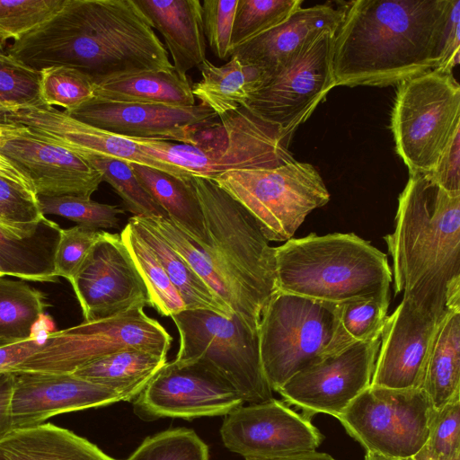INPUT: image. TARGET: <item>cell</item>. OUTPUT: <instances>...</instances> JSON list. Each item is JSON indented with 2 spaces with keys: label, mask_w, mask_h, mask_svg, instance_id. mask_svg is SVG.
Segmentation results:
<instances>
[{
  "label": "cell",
  "mask_w": 460,
  "mask_h": 460,
  "mask_svg": "<svg viewBox=\"0 0 460 460\" xmlns=\"http://www.w3.org/2000/svg\"><path fill=\"white\" fill-rule=\"evenodd\" d=\"M365 460H410V459H394L382 456L380 455H376L374 453L367 452L365 456Z\"/></svg>",
  "instance_id": "cell-54"
},
{
  "label": "cell",
  "mask_w": 460,
  "mask_h": 460,
  "mask_svg": "<svg viewBox=\"0 0 460 460\" xmlns=\"http://www.w3.org/2000/svg\"><path fill=\"white\" fill-rule=\"evenodd\" d=\"M245 460H337L332 456L315 451L291 454L276 457L266 458H244Z\"/></svg>",
  "instance_id": "cell-53"
},
{
  "label": "cell",
  "mask_w": 460,
  "mask_h": 460,
  "mask_svg": "<svg viewBox=\"0 0 460 460\" xmlns=\"http://www.w3.org/2000/svg\"><path fill=\"white\" fill-rule=\"evenodd\" d=\"M460 0H453L445 31L439 68L453 71L459 64L460 54Z\"/></svg>",
  "instance_id": "cell-50"
},
{
  "label": "cell",
  "mask_w": 460,
  "mask_h": 460,
  "mask_svg": "<svg viewBox=\"0 0 460 460\" xmlns=\"http://www.w3.org/2000/svg\"><path fill=\"white\" fill-rule=\"evenodd\" d=\"M44 217L35 192L0 176L1 226L21 235H30L36 232Z\"/></svg>",
  "instance_id": "cell-42"
},
{
  "label": "cell",
  "mask_w": 460,
  "mask_h": 460,
  "mask_svg": "<svg viewBox=\"0 0 460 460\" xmlns=\"http://www.w3.org/2000/svg\"><path fill=\"white\" fill-rule=\"evenodd\" d=\"M144 307L137 305L108 318L84 321L50 332L14 372L73 373L101 358L130 349L167 356L172 337Z\"/></svg>",
  "instance_id": "cell-11"
},
{
  "label": "cell",
  "mask_w": 460,
  "mask_h": 460,
  "mask_svg": "<svg viewBox=\"0 0 460 460\" xmlns=\"http://www.w3.org/2000/svg\"><path fill=\"white\" fill-rule=\"evenodd\" d=\"M380 342V337L354 342L297 372L276 392L309 419L316 413L337 419L371 385Z\"/></svg>",
  "instance_id": "cell-15"
},
{
  "label": "cell",
  "mask_w": 460,
  "mask_h": 460,
  "mask_svg": "<svg viewBox=\"0 0 460 460\" xmlns=\"http://www.w3.org/2000/svg\"><path fill=\"white\" fill-rule=\"evenodd\" d=\"M0 176L12 180L34 192L30 181L2 155H0Z\"/></svg>",
  "instance_id": "cell-52"
},
{
  "label": "cell",
  "mask_w": 460,
  "mask_h": 460,
  "mask_svg": "<svg viewBox=\"0 0 460 460\" xmlns=\"http://www.w3.org/2000/svg\"><path fill=\"white\" fill-rule=\"evenodd\" d=\"M180 336L175 360H202L238 392L244 402L273 398L262 370L258 332L236 314L226 318L207 309H184L171 316Z\"/></svg>",
  "instance_id": "cell-10"
},
{
  "label": "cell",
  "mask_w": 460,
  "mask_h": 460,
  "mask_svg": "<svg viewBox=\"0 0 460 460\" xmlns=\"http://www.w3.org/2000/svg\"><path fill=\"white\" fill-rule=\"evenodd\" d=\"M435 410L421 388L370 385L337 420L367 452L411 459L427 441Z\"/></svg>",
  "instance_id": "cell-12"
},
{
  "label": "cell",
  "mask_w": 460,
  "mask_h": 460,
  "mask_svg": "<svg viewBox=\"0 0 460 460\" xmlns=\"http://www.w3.org/2000/svg\"><path fill=\"white\" fill-rule=\"evenodd\" d=\"M70 283L84 322L137 305L152 307L149 291L119 234L106 232Z\"/></svg>",
  "instance_id": "cell-18"
},
{
  "label": "cell",
  "mask_w": 460,
  "mask_h": 460,
  "mask_svg": "<svg viewBox=\"0 0 460 460\" xmlns=\"http://www.w3.org/2000/svg\"><path fill=\"white\" fill-rule=\"evenodd\" d=\"M342 4L299 7L279 24L234 49L230 57L269 75L324 32L337 31L344 15Z\"/></svg>",
  "instance_id": "cell-23"
},
{
  "label": "cell",
  "mask_w": 460,
  "mask_h": 460,
  "mask_svg": "<svg viewBox=\"0 0 460 460\" xmlns=\"http://www.w3.org/2000/svg\"><path fill=\"white\" fill-rule=\"evenodd\" d=\"M74 119L127 138L175 141L195 146L218 118L202 103L190 107L114 102L92 99L66 111Z\"/></svg>",
  "instance_id": "cell-19"
},
{
  "label": "cell",
  "mask_w": 460,
  "mask_h": 460,
  "mask_svg": "<svg viewBox=\"0 0 460 460\" xmlns=\"http://www.w3.org/2000/svg\"><path fill=\"white\" fill-rule=\"evenodd\" d=\"M442 318L437 320L424 314L402 298L385 321L371 385L421 388Z\"/></svg>",
  "instance_id": "cell-21"
},
{
  "label": "cell",
  "mask_w": 460,
  "mask_h": 460,
  "mask_svg": "<svg viewBox=\"0 0 460 460\" xmlns=\"http://www.w3.org/2000/svg\"><path fill=\"white\" fill-rule=\"evenodd\" d=\"M143 218L164 238L203 281L232 308L234 313L252 332H258L252 325L235 291L206 249L188 236L168 217Z\"/></svg>",
  "instance_id": "cell-33"
},
{
  "label": "cell",
  "mask_w": 460,
  "mask_h": 460,
  "mask_svg": "<svg viewBox=\"0 0 460 460\" xmlns=\"http://www.w3.org/2000/svg\"><path fill=\"white\" fill-rule=\"evenodd\" d=\"M150 295L152 307L162 316H172L186 305L150 246L128 222L119 234Z\"/></svg>",
  "instance_id": "cell-34"
},
{
  "label": "cell",
  "mask_w": 460,
  "mask_h": 460,
  "mask_svg": "<svg viewBox=\"0 0 460 460\" xmlns=\"http://www.w3.org/2000/svg\"><path fill=\"white\" fill-rule=\"evenodd\" d=\"M389 303L390 296H375L338 304L341 332L352 343L380 337Z\"/></svg>",
  "instance_id": "cell-40"
},
{
  "label": "cell",
  "mask_w": 460,
  "mask_h": 460,
  "mask_svg": "<svg viewBox=\"0 0 460 460\" xmlns=\"http://www.w3.org/2000/svg\"><path fill=\"white\" fill-rule=\"evenodd\" d=\"M94 99L169 106L195 105L188 77L174 69L145 71L111 79L95 85Z\"/></svg>",
  "instance_id": "cell-28"
},
{
  "label": "cell",
  "mask_w": 460,
  "mask_h": 460,
  "mask_svg": "<svg viewBox=\"0 0 460 460\" xmlns=\"http://www.w3.org/2000/svg\"><path fill=\"white\" fill-rule=\"evenodd\" d=\"M41 213L56 215L75 222L78 226L101 229L119 228V215L124 209L79 196L38 197Z\"/></svg>",
  "instance_id": "cell-39"
},
{
  "label": "cell",
  "mask_w": 460,
  "mask_h": 460,
  "mask_svg": "<svg viewBox=\"0 0 460 460\" xmlns=\"http://www.w3.org/2000/svg\"><path fill=\"white\" fill-rule=\"evenodd\" d=\"M238 0H204V32L213 54L225 60L230 57L231 37Z\"/></svg>",
  "instance_id": "cell-47"
},
{
  "label": "cell",
  "mask_w": 460,
  "mask_h": 460,
  "mask_svg": "<svg viewBox=\"0 0 460 460\" xmlns=\"http://www.w3.org/2000/svg\"><path fill=\"white\" fill-rule=\"evenodd\" d=\"M41 341L37 336L26 339L0 337V374L14 372L38 350Z\"/></svg>",
  "instance_id": "cell-49"
},
{
  "label": "cell",
  "mask_w": 460,
  "mask_h": 460,
  "mask_svg": "<svg viewBox=\"0 0 460 460\" xmlns=\"http://www.w3.org/2000/svg\"><path fill=\"white\" fill-rule=\"evenodd\" d=\"M384 240L395 295L437 320L447 309L460 310V194L448 193L429 173H409L394 230Z\"/></svg>",
  "instance_id": "cell-3"
},
{
  "label": "cell",
  "mask_w": 460,
  "mask_h": 460,
  "mask_svg": "<svg viewBox=\"0 0 460 460\" xmlns=\"http://www.w3.org/2000/svg\"><path fill=\"white\" fill-rule=\"evenodd\" d=\"M48 306L44 293L0 277V337L26 339Z\"/></svg>",
  "instance_id": "cell-35"
},
{
  "label": "cell",
  "mask_w": 460,
  "mask_h": 460,
  "mask_svg": "<svg viewBox=\"0 0 460 460\" xmlns=\"http://www.w3.org/2000/svg\"><path fill=\"white\" fill-rule=\"evenodd\" d=\"M197 145L131 137L146 154L170 163L190 177L213 180L229 171L272 169L295 161L291 134L242 106L220 117Z\"/></svg>",
  "instance_id": "cell-6"
},
{
  "label": "cell",
  "mask_w": 460,
  "mask_h": 460,
  "mask_svg": "<svg viewBox=\"0 0 460 460\" xmlns=\"http://www.w3.org/2000/svg\"><path fill=\"white\" fill-rule=\"evenodd\" d=\"M213 181L252 216L269 242L291 239L305 217L330 200L318 171L296 160L272 169L229 171Z\"/></svg>",
  "instance_id": "cell-9"
},
{
  "label": "cell",
  "mask_w": 460,
  "mask_h": 460,
  "mask_svg": "<svg viewBox=\"0 0 460 460\" xmlns=\"http://www.w3.org/2000/svg\"><path fill=\"white\" fill-rule=\"evenodd\" d=\"M391 130L409 173H429L460 130V85L452 71L437 67L397 84Z\"/></svg>",
  "instance_id": "cell-8"
},
{
  "label": "cell",
  "mask_w": 460,
  "mask_h": 460,
  "mask_svg": "<svg viewBox=\"0 0 460 460\" xmlns=\"http://www.w3.org/2000/svg\"><path fill=\"white\" fill-rule=\"evenodd\" d=\"M66 0H0V42L19 40L51 16Z\"/></svg>",
  "instance_id": "cell-44"
},
{
  "label": "cell",
  "mask_w": 460,
  "mask_h": 460,
  "mask_svg": "<svg viewBox=\"0 0 460 460\" xmlns=\"http://www.w3.org/2000/svg\"><path fill=\"white\" fill-rule=\"evenodd\" d=\"M6 53V50H5V48L4 45H2V43L0 42V54H4Z\"/></svg>",
  "instance_id": "cell-55"
},
{
  "label": "cell",
  "mask_w": 460,
  "mask_h": 460,
  "mask_svg": "<svg viewBox=\"0 0 460 460\" xmlns=\"http://www.w3.org/2000/svg\"><path fill=\"white\" fill-rule=\"evenodd\" d=\"M128 222L157 257L171 282L181 295L186 309H207L226 318L232 317L234 314L232 308L142 217L133 216Z\"/></svg>",
  "instance_id": "cell-30"
},
{
  "label": "cell",
  "mask_w": 460,
  "mask_h": 460,
  "mask_svg": "<svg viewBox=\"0 0 460 460\" xmlns=\"http://www.w3.org/2000/svg\"><path fill=\"white\" fill-rule=\"evenodd\" d=\"M137 180L181 231L202 248L209 246L201 207L190 180L130 164Z\"/></svg>",
  "instance_id": "cell-27"
},
{
  "label": "cell",
  "mask_w": 460,
  "mask_h": 460,
  "mask_svg": "<svg viewBox=\"0 0 460 460\" xmlns=\"http://www.w3.org/2000/svg\"><path fill=\"white\" fill-rule=\"evenodd\" d=\"M301 0H238L231 37V52L282 22L301 7Z\"/></svg>",
  "instance_id": "cell-37"
},
{
  "label": "cell",
  "mask_w": 460,
  "mask_h": 460,
  "mask_svg": "<svg viewBox=\"0 0 460 460\" xmlns=\"http://www.w3.org/2000/svg\"><path fill=\"white\" fill-rule=\"evenodd\" d=\"M167 356L124 349L84 365L72 374L116 392L121 401L135 400L166 364Z\"/></svg>",
  "instance_id": "cell-29"
},
{
  "label": "cell",
  "mask_w": 460,
  "mask_h": 460,
  "mask_svg": "<svg viewBox=\"0 0 460 460\" xmlns=\"http://www.w3.org/2000/svg\"><path fill=\"white\" fill-rule=\"evenodd\" d=\"M0 277H4V276L0 273Z\"/></svg>",
  "instance_id": "cell-57"
},
{
  "label": "cell",
  "mask_w": 460,
  "mask_h": 460,
  "mask_svg": "<svg viewBox=\"0 0 460 460\" xmlns=\"http://www.w3.org/2000/svg\"><path fill=\"white\" fill-rule=\"evenodd\" d=\"M460 456V396L436 409L429 436L410 460H452Z\"/></svg>",
  "instance_id": "cell-43"
},
{
  "label": "cell",
  "mask_w": 460,
  "mask_h": 460,
  "mask_svg": "<svg viewBox=\"0 0 460 460\" xmlns=\"http://www.w3.org/2000/svg\"><path fill=\"white\" fill-rule=\"evenodd\" d=\"M40 93L48 106L73 111L94 98L95 84L89 76L68 66L41 69Z\"/></svg>",
  "instance_id": "cell-38"
},
{
  "label": "cell",
  "mask_w": 460,
  "mask_h": 460,
  "mask_svg": "<svg viewBox=\"0 0 460 460\" xmlns=\"http://www.w3.org/2000/svg\"><path fill=\"white\" fill-rule=\"evenodd\" d=\"M225 446L244 458H266L315 451L323 439L311 419L272 398L239 406L220 429Z\"/></svg>",
  "instance_id": "cell-17"
},
{
  "label": "cell",
  "mask_w": 460,
  "mask_h": 460,
  "mask_svg": "<svg viewBox=\"0 0 460 460\" xmlns=\"http://www.w3.org/2000/svg\"><path fill=\"white\" fill-rule=\"evenodd\" d=\"M61 230L46 217L30 235L0 226V272L26 280L58 281L54 262Z\"/></svg>",
  "instance_id": "cell-26"
},
{
  "label": "cell",
  "mask_w": 460,
  "mask_h": 460,
  "mask_svg": "<svg viewBox=\"0 0 460 460\" xmlns=\"http://www.w3.org/2000/svg\"><path fill=\"white\" fill-rule=\"evenodd\" d=\"M209 241L206 249L258 330L262 310L277 291L274 249L252 216L213 180L192 176Z\"/></svg>",
  "instance_id": "cell-5"
},
{
  "label": "cell",
  "mask_w": 460,
  "mask_h": 460,
  "mask_svg": "<svg viewBox=\"0 0 460 460\" xmlns=\"http://www.w3.org/2000/svg\"><path fill=\"white\" fill-rule=\"evenodd\" d=\"M99 171L102 181L108 182L121 198L128 211L137 217L148 218L168 217L136 177L129 163L105 156L81 155Z\"/></svg>",
  "instance_id": "cell-36"
},
{
  "label": "cell",
  "mask_w": 460,
  "mask_h": 460,
  "mask_svg": "<svg viewBox=\"0 0 460 460\" xmlns=\"http://www.w3.org/2000/svg\"><path fill=\"white\" fill-rule=\"evenodd\" d=\"M13 384L14 373L0 374V441L13 430L11 414Z\"/></svg>",
  "instance_id": "cell-51"
},
{
  "label": "cell",
  "mask_w": 460,
  "mask_h": 460,
  "mask_svg": "<svg viewBox=\"0 0 460 460\" xmlns=\"http://www.w3.org/2000/svg\"><path fill=\"white\" fill-rule=\"evenodd\" d=\"M421 389L435 409L460 396V310L447 309L442 318Z\"/></svg>",
  "instance_id": "cell-32"
},
{
  "label": "cell",
  "mask_w": 460,
  "mask_h": 460,
  "mask_svg": "<svg viewBox=\"0 0 460 460\" xmlns=\"http://www.w3.org/2000/svg\"><path fill=\"white\" fill-rule=\"evenodd\" d=\"M106 231L75 226L62 229L55 254V275L69 282Z\"/></svg>",
  "instance_id": "cell-46"
},
{
  "label": "cell",
  "mask_w": 460,
  "mask_h": 460,
  "mask_svg": "<svg viewBox=\"0 0 460 460\" xmlns=\"http://www.w3.org/2000/svg\"><path fill=\"white\" fill-rule=\"evenodd\" d=\"M453 0L345 3L334 35L335 86L399 84L439 66Z\"/></svg>",
  "instance_id": "cell-2"
},
{
  "label": "cell",
  "mask_w": 460,
  "mask_h": 460,
  "mask_svg": "<svg viewBox=\"0 0 460 460\" xmlns=\"http://www.w3.org/2000/svg\"><path fill=\"white\" fill-rule=\"evenodd\" d=\"M40 81V71L0 54V109L42 104Z\"/></svg>",
  "instance_id": "cell-45"
},
{
  "label": "cell",
  "mask_w": 460,
  "mask_h": 460,
  "mask_svg": "<svg viewBox=\"0 0 460 460\" xmlns=\"http://www.w3.org/2000/svg\"><path fill=\"white\" fill-rule=\"evenodd\" d=\"M460 130L450 141L435 168L429 173L443 190L460 194Z\"/></svg>",
  "instance_id": "cell-48"
},
{
  "label": "cell",
  "mask_w": 460,
  "mask_h": 460,
  "mask_svg": "<svg viewBox=\"0 0 460 460\" xmlns=\"http://www.w3.org/2000/svg\"><path fill=\"white\" fill-rule=\"evenodd\" d=\"M0 460H117L96 445L51 423L13 430L0 441Z\"/></svg>",
  "instance_id": "cell-25"
},
{
  "label": "cell",
  "mask_w": 460,
  "mask_h": 460,
  "mask_svg": "<svg viewBox=\"0 0 460 460\" xmlns=\"http://www.w3.org/2000/svg\"><path fill=\"white\" fill-rule=\"evenodd\" d=\"M274 257L279 291L332 304L390 296L386 254L353 233L291 238Z\"/></svg>",
  "instance_id": "cell-4"
},
{
  "label": "cell",
  "mask_w": 460,
  "mask_h": 460,
  "mask_svg": "<svg viewBox=\"0 0 460 460\" xmlns=\"http://www.w3.org/2000/svg\"><path fill=\"white\" fill-rule=\"evenodd\" d=\"M6 53L37 71L75 68L95 85L140 72L174 69L135 0H66Z\"/></svg>",
  "instance_id": "cell-1"
},
{
  "label": "cell",
  "mask_w": 460,
  "mask_h": 460,
  "mask_svg": "<svg viewBox=\"0 0 460 460\" xmlns=\"http://www.w3.org/2000/svg\"><path fill=\"white\" fill-rule=\"evenodd\" d=\"M0 124L28 128L79 155L111 157L152 167L181 179H190L181 168L146 154L131 139L79 121L65 111L44 103L1 108Z\"/></svg>",
  "instance_id": "cell-20"
},
{
  "label": "cell",
  "mask_w": 460,
  "mask_h": 460,
  "mask_svg": "<svg viewBox=\"0 0 460 460\" xmlns=\"http://www.w3.org/2000/svg\"><path fill=\"white\" fill-rule=\"evenodd\" d=\"M336 31H326L280 67L263 75L244 107L293 135L335 87L332 48Z\"/></svg>",
  "instance_id": "cell-13"
},
{
  "label": "cell",
  "mask_w": 460,
  "mask_h": 460,
  "mask_svg": "<svg viewBox=\"0 0 460 460\" xmlns=\"http://www.w3.org/2000/svg\"><path fill=\"white\" fill-rule=\"evenodd\" d=\"M452 460H460V456H457V457H456V458H454Z\"/></svg>",
  "instance_id": "cell-56"
},
{
  "label": "cell",
  "mask_w": 460,
  "mask_h": 460,
  "mask_svg": "<svg viewBox=\"0 0 460 460\" xmlns=\"http://www.w3.org/2000/svg\"><path fill=\"white\" fill-rule=\"evenodd\" d=\"M0 155L30 181L38 197L91 198L103 181L81 155L22 126L0 124Z\"/></svg>",
  "instance_id": "cell-16"
},
{
  "label": "cell",
  "mask_w": 460,
  "mask_h": 460,
  "mask_svg": "<svg viewBox=\"0 0 460 460\" xmlns=\"http://www.w3.org/2000/svg\"><path fill=\"white\" fill-rule=\"evenodd\" d=\"M126 460H209V453L193 429L177 428L146 438Z\"/></svg>",
  "instance_id": "cell-41"
},
{
  "label": "cell",
  "mask_w": 460,
  "mask_h": 460,
  "mask_svg": "<svg viewBox=\"0 0 460 460\" xmlns=\"http://www.w3.org/2000/svg\"><path fill=\"white\" fill-rule=\"evenodd\" d=\"M230 58L220 66L206 59L199 66L200 81L192 85L194 97L217 117L244 106L263 77L258 69L242 63L235 57Z\"/></svg>",
  "instance_id": "cell-31"
},
{
  "label": "cell",
  "mask_w": 460,
  "mask_h": 460,
  "mask_svg": "<svg viewBox=\"0 0 460 460\" xmlns=\"http://www.w3.org/2000/svg\"><path fill=\"white\" fill-rule=\"evenodd\" d=\"M162 35L175 72H187L206 60L202 2L199 0H135Z\"/></svg>",
  "instance_id": "cell-24"
},
{
  "label": "cell",
  "mask_w": 460,
  "mask_h": 460,
  "mask_svg": "<svg viewBox=\"0 0 460 460\" xmlns=\"http://www.w3.org/2000/svg\"><path fill=\"white\" fill-rule=\"evenodd\" d=\"M258 337L262 370L272 391L352 344L340 328L338 304L279 290L262 310Z\"/></svg>",
  "instance_id": "cell-7"
},
{
  "label": "cell",
  "mask_w": 460,
  "mask_h": 460,
  "mask_svg": "<svg viewBox=\"0 0 460 460\" xmlns=\"http://www.w3.org/2000/svg\"><path fill=\"white\" fill-rule=\"evenodd\" d=\"M236 389L202 360H172L155 374L134 400L142 419L226 415L243 405Z\"/></svg>",
  "instance_id": "cell-14"
},
{
  "label": "cell",
  "mask_w": 460,
  "mask_h": 460,
  "mask_svg": "<svg viewBox=\"0 0 460 460\" xmlns=\"http://www.w3.org/2000/svg\"><path fill=\"white\" fill-rule=\"evenodd\" d=\"M14 373L11 414L13 430L42 424L57 414L120 402L119 394L72 373Z\"/></svg>",
  "instance_id": "cell-22"
}]
</instances>
